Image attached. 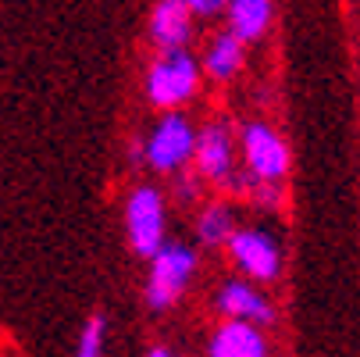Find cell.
<instances>
[{
    "mask_svg": "<svg viewBox=\"0 0 360 357\" xmlns=\"http://www.w3.org/2000/svg\"><path fill=\"white\" fill-rule=\"evenodd\" d=\"M200 86V65L193 61V54H186L182 46L165 50L161 61H153L146 72V96L158 108H179L196 93Z\"/></svg>",
    "mask_w": 360,
    "mask_h": 357,
    "instance_id": "6da1fadb",
    "label": "cell"
},
{
    "mask_svg": "<svg viewBox=\"0 0 360 357\" xmlns=\"http://www.w3.org/2000/svg\"><path fill=\"white\" fill-rule=\"evenodd\" d=\"M196 272V253L179 243H161L150 253V282H146V303L153 311L172 308L179 293L189 286Z\"/></svg>",
    "mask_w": 360,
    "mask_h": 357,
    "instance_id": "7a4b0ae2",
    "label": "cell"
},
{
    "mask_svg": "<svg viewBox=\"0 0 360 357\" xmlns=\"http://www.w3.org/2000/svg\"><path fill=\"white\" fill-rule=\"evenodd\" d=\"M125 232L139 258H150L165 243V203L158 189H136L125 203Z\"/></svg>",
    "mask_w": 360,
    "mask_h": 357,
    "instance_id": "3957f363",
    "label": "cell"
},
{
    "mask_svg": "<svg viewBox=\"0 0 360 357\" xmlns=\"http://www.w3.org/2000/svg\"><path fill=\"white\" fill-rule=\"evenodd\" d=\"M243 154L250 165V175L257 182H278L289 172V146L282 143L278 132H271L268 125H246L243 129Z\"/></svg>",
    "mask_w": 360,
    "mask_h": 357,
    "instance_id": "277c9868",
    "label": "cell"
},
{
    "mask_svg": "<svg viewBox=\"0 0 360 357\" xmlns=\"http://www.w3.org/2000/svg\"><path fill=\"white\" fill-rule=\"evenodd\" d=\"M193 125L179 115H168L158 122V129L146 139V165L158 172H175L193 158Z\"/></svg>",
    "mask_w": 360,
    "mask_h": 357,
    "instance_id": "5b68a950",
    "label": "cell"
},
{
    "mask_svg": "<svg viewBox=\"0 0 360 357\" xmlns=\"http://www.w3.org/2000/svg\"><path fill=\"white\" fill-rule=\"evenodd\" d=\"M229 250L232 261L257 282H271L278 275V246L271 236H264L261 229H232L229 232Z\"/></svg>",
    "mask_w": 360,
    "mask_h": 357,
    "instance_id": "8992f818",
    "label": "cell"
},
{
    "mask_svg": "<svg viewBox=\"0 0 360 357\" xmlns=\"http://www.w3.org/2000/svg\"><path fill=\"white\" fill-rule=\"evenodd\" d=\"M193 158H196V172L203 179L225 182L232 175V139L221 125H207L196 139H193Z\"/></svg>",
    "mask_w": 360,
    "mask_h": 357,
    "instance_id": "52a82bcc",
    "label": "cell"
},
{
    "mask_svg": "<svg viewBox=\"0 0 360 357\" xmlns=\"http://www.w3.org/2000/svg\"><path fill=\"white\" fill-rule=\"evenodd\" d=\"M211 357H264L268 353V339L253 322L243 318H229L214 336H211Z\"/></svg>",
    "mask_w": 360,
    "mask_h": 357,
    "instance_id": "ba28073f",
    "label": "cell"
},
{
    "mask_svg": "<svg viewBox=\"0 0 360 357\" xmlns=\"http://www.w3.org/2000/svg\"><path fill=\"white\" fill-rule=\"evenodd\" d=\"M189 25H193V11H189L186 0H161V4L153 8V15H150V36L165 50L186 46Z\"/></svg>",
    "mask_w": 360,
    "mask_h": 357,
    "instance_id": "9c48e42d",
    "label": "cell"
},
{
    "mask_svg": "<svg viewBox=\"0 0 360 357\" xmlns=\"http://www.w3.org/2000/svg\"><path fill=\"white\" fill-rule=\"evenodd\" d=\"M218 311L229 315V318H243V322H253V325H264L275 318L271 303L257 293L253 286L246 282H225L218 289Z\"/></svg>",
    "mask_w": 360,
    "mask_h": 357,
    "instance_id": "30bf717a",
    "label": "cell"
},
{
    "mask_svg": "<svg viewBox=\"0 0 360 357\" xmlns=\"http://www.w3.org/2000/svg\"><path fill=\"white\" fill-rule=\"evenodd\" d=\"M229 29L246 43L264 36V29L271 25V0H229Z\"/></svg>",
    "mask_w": 360,
    "mask_h": 357,
    "instance_id": "8fae6325",
    "label": "cell"
},
{
    "mask_svg": "<svg viewBox=\"0 0 360 357\" xmlns=\"http://www.w3.org/2000/svg\"><path fill=\"white\" fill-rule=\"evenodd\" d=\"M239 65H243V39L229 29L211 43L207 58H203V68H207L214 79H229V75L239 72Z\"/></svg>",
    "mask_w": 360,
    "mask_h": 357,
    "instance_id": "7c38bea8",
    "label": "cell"
},
{
    "mask_svg": "<svg viewBox=\"0 0 360 357\" xmlns=\"http://www.w3.org/2000/svg\"><path fill=\"white\" fill-rule=\"evenodd\" d=\"M232 229H236V225H232V215H229L225 208H218V203L200 215V239H203V243H225Z\"/></svg>",
    "mask_w": 360,
    "mask_h": 357,
    "instance_id": "4fadbf2b",
    "label": "cell"
},
{
    "mask_svg": "<svg viewBox=\"0 0 360 357\" xmlns=\"http://www.w3.org/2000/svg\"><path fill=\"white\" fill-rule=\"evenodd\" d=\"M104 336H108V318L104 315H93L82 332H79V343H75V353L79 357H96L100 350H104Z\"/></svg>",
    "mask_w": 360,
    "mask_h": 357,
    "instance_id": "5bb4252c",
    "label": "cell"
},
{
    "mask_svg": "<svg viewBox=\"0 0 360 357\" xmlns=\"http://www.w3.org/2000/svg\"><path fill=\"white\" fill-rule=\"evenodd\" d=\"M186 4H189L193 15H218L229 0H186Z\"/></svg>",
    "mask_w": 360,
    "mask_h": 357,
    "instance_id": "9a60e30c",
    "label": "cell"
},
{
    "mask_svg": "<svg viewBox=\"0 0 360 357\" xmlns=\"http://www.w3.org/2000/svg\"><path fill=\"white\" fill-rule=\"evenodd\" d=\"M150 357H172V350H168V346H153Z\"/></svg>",
    "mask_w": 360,
    "mask_h": 357,
    "instance_id": "2e32d148",
    "label": "cell"
}]
</instances>
